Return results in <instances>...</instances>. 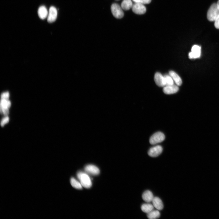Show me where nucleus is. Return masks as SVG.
Returning a JSON list of instances; mask_svg holds the SVG:
<instances>
[{
  "mask_svg": "<svg viewBox=\"0 0 219 219\" xmlns=\"http://www.w3.org/2000/svg\"><path fill=\"white\" fill-rule=\"evenodd\" d=\"M160 216V214L159 211L157 210H152L147 214V217L150 219H155L159 218Z\"/></svg>",
  "mask_w": 219,
  "mask_h": 219,
  "instance_id": "obj_19",
  "label": "nucleus"
},
{
  "mask_svg": "<svg viewBox=\"0 0 219 219\" xmlns=\"http://www.w3.org/2000/svg\"><path fill=\"white\" fill-rule=\"evenodd\" d=\"M219 14V10L216 4H214L210 7L208 11L207 17L210 21H214Z\"/></svg>",
  "mask_w": 219,
  "mask_h": 219,
  "instance_id": "obj_2",
  "label": "nucleus"
},
{
  "mask_svg": "<svg viewBox=\"0 0 219 219\" xmlns=\"http://www.w3.org/2000/svg\"><path fill=\"white\" fill-rule=\"evenodd\" d=\"M77 176L82 186L87 188H89L92 186L91 179L86 173L80 172L78 173Z\"/></svg>",
  "mask_w": 219,
  "mask_h": 219,
  "instance_id": "obj_1",
  "label": "nucleus"
},
{
  "mask_svg": "<svg viewBox=\"0 0 219 219\" xmlns=\"http://www.w3.org/2000/svg\"><path fill=\"white\" fill-rule=\"evenodd\" d=\"M154 198L152 193L149 190L145 191L142 195V199L147 203L152 202Z\"/></svg>",
  "mask_w": 219,
  "mask_h": 219,
  "instance_id": "obj_13",
  "label": "nucleus"
},
{
  "mask_svg": "<svg viewBox=\"0 0 219 219\" xmlns=\"http://www.w3.org/2000/svg\"><path fill=\"white\" fill-rule=\"evenodd\" d=\"M7 98H2L1 104V113H3L5 115L8 114L9 109L10 108L11 103Z\"/></svg>",
  "mask_w": 219,
  "mask_h": 219,
  "instance_id": "obj_5",
  "label": "nucleus"
},
{
  "mask_svg": "<svg viewBox=\"0 0 219 219\" xmlns=\"http://www.w3.org/2000/svg\"><path fill=\"white\" fill-rule=\"evenodd\" d=\"M165 139V136L160 132L155 133L151 137L150 142L151 145H155L163 142Z\"/></svg>",
  "mask_w": 219,
  "mask_h": 219,
  "instance_id": "obj_4",
  "label": "nucleus"
},
{
  "mask_svg": "<svg viewBox=\"0 0 219 219\" xmlns=\"http://www.w3.org/2000/svg\"><path fill=\"white\" fill-rule=\"evenodd\" d=\"M169 75L171 77L177 86H180L181 85L182 83V79L175 72L171 71L169 72Z\"/></svg>",
  "mask_w": 219,
  "mask_h": 219,
  "instance_id": "obj_16",
  "label": "nucleus"
},
{
  "mask_svg": "<svg viewBox=\"0 0 219 219\" xmlns=\"http://www.w3.org/2000/svg\"><path fill=\"white\" fill-rule=\"evenodd\" d=\"M84 169L85 171L89 174L94 175H98L100 172L99 168L96 166L92 165H89L86 166Z\"/></svg>",
  "mask_w": 219,
  "mask_h": 219,
  "instance_id": "obj_12",
  "label": "nucleus"
},
{
  "mask_svg": "<svg viewBox=\"0 0 219 219\" xmlns=\"http://www.w3.org/2000/svg\"><path fill=\"white\" fill-rule=\"evenodd\" d=\"M121 6L117 4H112L111 10L113 16L117 19H121L123 17L124 13Z\"/></svg>",
  "mask_w": 219,
  "mask_h": 219,
  "instance_id": "obj_3",
  "label": "nucleus"
},
{
  "mask_svg": "<svg viewBox=\"0 0 219 219\" xmlns=\"http://www.w3.org/2000/svg\"><path fill=\"white\" fill-rule=\"evenodd\" d=\"M70 183L72 186L76 189H81L82 188L81 184L74 178H72L70 180Z\"/></svg>",
  "mask_w": 219,
  "mask_h": 219,
  "instance_id": "obj_20",
  "label": "nucleus"
},
{
  "mask_svg": "<svg viewBox=\"0 0 219 219\" xmlns=\"http://www.w3.org/2000/svg\"><path fill=\"white\" fill-rule=\"evenodd\" d=\"M57 9L54 6H51L49 10L47 17V21L49 23H52L56 21L57 16Z\"/></svg>",
  "mask_w": 219,
  "mask_h": 219,
  "instance_id": "obj_8",
  "label": "nucleus"
},
{
  "mask_svg": "<svg viewBox=\"0 0 219 219\" xmlns=\"http://www.w3.org/2000/svg\"><path fill=\"white\" fill-rule=\"evenodd\" d=\"M132 1L135 3H138L144 5L150 4L152 0H132Z\"/></svg>",
  "mask_w": 219,
  "mask_h": 219,
  "instance_id": "obj_22",
  "label": "nucleus"
},
{
  "mask_svg": "<svg viewBox=\"0 0 219 219\" xmlns=\"http://www.w3.org/2000/svg\"><path fill=\"white\" fill-rule=\"evenodd\" d=\"M154 207L158 210H161L163 208V205L161 200L157 197H154L152 201Z\"/></svg>",
  "mask_w": 219,
  "mask_h": 219,
  "instance_id": "obj_15",
  "label": "nucleus"
},
{
  "mask_svg": "<svg viewBox=\"0 0 219 219\" xmlns=\"http://www.w3.org/2000/svg\"><path fill=\"white\" fill-rule=\"evenodd\" d=\"M48 12L47 8L42 6L39 7L38 10V14L42 20H44L48 17Z\"/></svg>",
  "mask_w": 219,
  "mask_h": 219,
  "instance_id": "obj_14",
  "label": "nucleus"
},
{
  "mask_svg": "<svg viewBox=\"0 0 219 219\" xmlns=\"http://www.w3.org/2000/svg\"><path fill=\"white\" fill-rule=\"evenodd\" d=\"M154 207L153 205L148 203L143 204L141 206V209L143 212L148 214L153 210Z\"/></svg>",
  "mask_w": 219,
  "mask_h": 219,
  "instance_id": "obj_18",
  "label": "nucleus"
},
{
  "mask_svg": "<svg viewBox=\"0 0 219 219\" xmlns=\"http://www.w3.org/2000/svg\"><path fill=\"white\" fill-rule=\"evenodd\" d=\"M164 76L165 79L166 86L174 84L175 82L169 75H166Z\"/></svg>",
  "mask_w": 219,
  "mask_h": 219,
  "instance_id": "obj_21",
  "label": "nucleus"
},
{
  "mask_svg": "<svg viewBox=\"0 0 219 219\" xmlns=\"http://www.w3.org/2000/svg\"><path fill=\"white\" fill-rule=\"evenodd\" d=\"M215 21V26L216 28L219 29V14L216 18Z\"/></svg>",
  "mask_w": 219,
  "mask_h": 219,
  "instance_id": "obj_23",
  "label": "nucleus"
},
{
  "mask_svg": "<svg viewBox=\"0 0 219 219\" xmlns=\"http://www.w3.org/2000/svg\"><path fill=\"white\" fill-rule=\"evenodd\" d=\"M154 80L157 85L160 87L166 86L165 77L160 73L157 72L154 76Z\"/></svg>",
  "mask_w": 219,
  "mask_h": 219,
  "instance_id": "obj_9",
  "label": "nucleus"
},
{
  "mask_svg": "<svg viewBox=\"0 0 219 219\" xmlns=\"http://www.w3.org/2000/svg\"><path fill=\"white\" fill-rule=\"evenodd\" d=\"M116 1H119V0H116Z\"/></svg>",
  "mask_w": 219,
  "mask_h": 219,
  "instance_id": "obj_27",
  "label": "nucleus"
},
{
  "mask_svg": "<svg viewBox=\"0 0 219 219\" xmlns=\"http://www.w3.org/2000/svg\"><path fill=\"white\" fill-rule=\"evenodd\" d=\"M1 98H9V94L8 92H6L3 93L1 95Z\"/></svg>",
  "mask_w": 219,
  "mask_h": 219,
  "instance_id": "obj_25",
  "label": "nucleus"
},
{
  "mask_svg": "<svg viewBox=\"0 0 219 219\" xmlns=\"http://www.w3.org/2000/svg\"><path fill=\"white\" fill-rule=\"evenodd\" d=\"M9 121V118L8 117H6L4 118V119L2 120V121L1 122V125L3 127L4 126L5 124L7 123Z\"/></svg>",
  "mask_w": 219,
  "mask_h": 219,
  "instance_id": "obj_24",
  "label": "nucleus"
},
{
  "mask_svg": "<svg viewBox=\"0 0 219 219\" xmlns=\"http://www.w3.org/2000/svg\"><path fill=\"white\" fill-rule=\"evenodd\" d=\"M132 9L134 13L138 15L144 14L147 11V9L144 4L138 3L133 4Z\"/></svg>",
  "mask_w": 219,
  "mask_h": 219,
  "instance_id": "obj_6",
  "label": "nucleus"
},
{
  "mask_svg": "<svg viewBox=\"0 0 219 219\" xmlns=\"http://www.w3.org/2000/svg\"><path fill=\"white\" fill-rule=\"evenodd\" d=\"M201 48L197 45L193 46L191 49V52L189 54L190 59H195L200 57V55Z\"/></svg>",
  "mask_w": 219,
  "mask_h": 219,
  "instance_id": "obj_10",
  "label": "nucleus"
},
{
  "mask_svg": "<svg viewBox=\"0 0 219 219\" xmlns=\"http://www.w3.org/2000/svg\"><path fill=\"white\" fill-rule=\"evenodd\" d=\"M216 4H217V6L218 7V8L219 10V0H218V1Z\"/></svg>",
  "mask_w": 219,
  "mask_h": 219,
  "instance_id": "obj_26",
  "label": "nucleus"
},
{
  "mask_svg": "<svg viewBox=\"0 0 219 219\" xmlns=\"http://www.w3.org/2000/svg\"><path fill=\"white\" fill-rule=\"evenodd\" d=\"M162 150L163 149L161 146L157 145L149 150L148 154L150 157H156L159 156L162 152Z\"/></svg>",
  "mask_w": 219,
  "mask_h": 219,
  "instance_id": "obj_7",
  "label": "nucleus"
},
{
  "mask_svg": "<svg viewBox=\"0 0 219 219\" xmlns=\"http://www.w3.org/2000/svg\"><path fill=\"white\" fill-rule=\"evenodd\" d=\"M178 86L175 84L166 86L164 87L163 89V92L167 94H175L179 90Z\"/></svg>",
  "mask_w": 219,
  "mask_h": 219,
  "instance_id": "obj_11",
  "label": "nucleus"
},
{
  "mask_svg": "<svg viewBox=\"0 0 219 219\" xmlns=\"http://www.w3.org/2000/svg\"><path fill=\"white\" fill-rule=\"evenodd\" d=\"M133 4L131 0H123L121 6L123 10L127 11L132 8Z\"/></svg>",
  "mask_w": 219,
  "mask_h": 219,
  "instance_id": "obj_17",
  "label": "nucleus"
}]
</instances>
